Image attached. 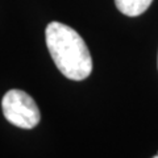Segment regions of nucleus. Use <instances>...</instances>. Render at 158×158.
Masks as SVG:
<instances>
[{
    "label": "nucleus",
    "mask_w": 158,
    "mask_h": 158,
    "mask_svg": "<svg viewBox=\"0 0 158 158\" xmlns=\"http://www.w3.org/2000/svg\"><path fill=\"white\" fill-rule=\"evenodd\" d=\"M153 0H115L117 9L125 16L136 17L142 15L150 7Z\"/></svg>",
    "instance_id": "7ed1b4c3"
},
{
    "label": "nucleus",
    "mask_w": 158,
    "mask_h": 158,
    "mask_svg": "<svg viewBox=\"0 0 158 158\" xmlns=\"http://www.w3.org/2000/svg\"><path fill=\"white\" fill-rule=\"evenodd\" d=\"M46 46L59 71L71 81H83L92 73V58L85 40L62 23L48 24Z\"/></svg>",
    "instance_id": "f257e3e1"
},
{
    "label": "nucleus",
    "mask_w": 158,
    "mask_h": 158,
    "mask_svg": "<svg viewBox=\"0 0 158 158\" xmlns=\"http://www.w3.org/2000/svg\"><path fill=\"white\" fill-rule=\"evenodd\" d=\"M153 158H158V154H157V156H154V157H153Z\"/></svg>",
    "instance_id": "20e7f679"
},
{
    "label": "nucleus",
    "mask_w": 158,
    "mask_h": 158,
    "mask_svg": "<svg viewBox=\"0 0 158 158\" xmlns=\"http://www.w3.org/2000/svg\"><path fill=\"white\" fill-rule=\"evenodd\" d=\"M2 110L7 121L23 129H32L41 120L38 106L23 90H9L3 96Z\"/></svg>",
    "instance_id": "f03ea898"
}]
</instances>
